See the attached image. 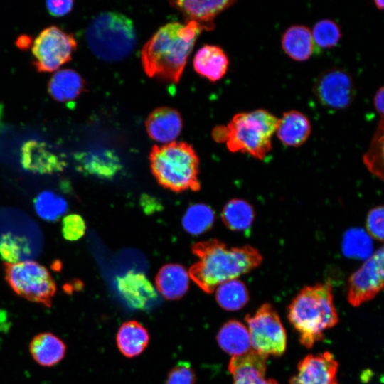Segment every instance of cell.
Listing matches in <instances>:
<instances>
[{
	"mask_svg": "<svg viewBox=\"0 0 384 384\" xmlns=\"http://www.w3.org/2000/svg\"><path fill=\"white\" fill-rule=\"evenodd\" d=\"M208 28L196 21L171 22L161 27L144 44L141 61L145 73L178 82L195 41Z\"/></svg>",
	"mask_w": 384,
	"mask_h": 384,
	"instance_id": "obj_1",
	"label": "cell"
},
{
	"mask_svg": "<svg viewBox=\"0 0 384 384\" xmlns=\"http://www.w3.org/2000/svg\"><path fill=\"white\" fill-rule=\"evenodd\" d=\"M198 260L190 271L191 278L205 292H212L220 284L249 272L262 262L253 247L228 248L213 241L196 246Z\"/></svg>",
	"mask_w": 384,
	"mask_h": 384,
	"instance_id": "obj_2",
	"label": "cell"
},
{
	"mask_svg": "<svg viewBox=\"0 0 384 384\" xmlns=\"http://www.w3.org/2000/svg\"><path fill=\"white\" fill-rule=\"evenodd\" d=\"M288 318L299 334L300 343L311 348L334 327L338 317L329 282L304 287L288 308Z\"/></svg>",
	"mask_w": 384,
	"mask_h": 384,
	"instance_id": "obj_3",
	"label": "cell"
},
{
	"mask_svg": "<svg viewBox=\"0 0 384 384\" xmlns=\"http://www.w3.org/2000/svg\"><path fill=\"white\" fill-rule=\"evenodd\" d=\"M86 39L95 56L107 62L119 61L130 54L137 36L132 21L112 11L98 14L90 23Z\"/></svg>",
	"mask_w": 384,
	"mask_h": 384,
	"instance_id": "obj_4",
	"label": "cell"
},
{
	"mask_svg": "<svg viewBox=\"0 0 384 384\" xmlns=\"http://www.w3.org/2000/svg\"><path fill=\"white\" fill-rule=\"evenodd\" d=\"M278 122L277 117L262 109L235 114L225 127V142L228 149L264 159L272 149L271 138Z\"/></svg>",
	"mask_w": 384,
	"mask_h": 384,
	"instance_id": "obj_5",
	"label": "cell"
},
{
	"mask_svg": "<svg viewBox=\"0 0 384 384\" xmlns=\"http://www.w3.org/2000/svg\"><path fill=\"white\" fill-rule=\"evenodd\" d=\"M150 161L154 175L164 187L176 191L198 188V159L189 144L154 146Z\"/></svg>",
	"mask_w": 384,
	"mask_h": 384,
	"instance_id": "obj_6",
	"label": "cell"
},
{
	"mask_svg": "<svg viewBox=\"0 0 384 384\" xmlns=\"http://www.w3.org/2000/svg\"><path fill=\"white\" fill-rule=\"evenodd\" d=\"M5 278L18 296L50 306L56 292L55 282L46 267L32 260L4 265Z\"/></svg>",
	"mask_w": 384,
	"mask_h": 384,
	"instance_id": "obj_7",
	"label": "cell"
},
{
	"mask_svg": "<svg viewBox=\"0 0 384 384\" xmlns=\"http://www.w3.org/2000/svg\"><path fill=\"white\" fill-rule=\"evenodd\" d=\"M77 45L73 34L55 26H48L40 32L33 43V65L39 73L55 71L71 60Z\"/></svg>",
	"mask_w": 384,
	"mask_h": 384,
	"instance_id": "obj_8",
	"label": "cell"
},
{
	"mask_svg": "<svg viewBox=\"0 0 384 384\" xmlns=\"http://www.w3.org/2000/svg\"><path fill=\"white\" fill-rule=\"evenodd\" d=\"M245 320L255 351L267 356H280L285 351V329L272 305L262 304L252 316L247 315Z\"/></svg>",
	"mask_w": 384,
	"mask_h": 384,
	"instance_id": "obj_9",
	"label": "cell"
},
{
	"mask_svg": "<svg viewBox=\"0 0 384 384\" xmlns=\"http://www.w3.org/2000/svg\"><path fill=\"white\" fill-rule=\"evenodd\" d=\"M317 101L332 110L348 107L355 97V85L351 75L345 70L332 68L323 71L313 87Z\"/></svg>",
	"mask_w": 384,
	"mask_h": 384,
	"instance_id": "obj_10",
	"label": "cell"
},
{
	"mask_svg": "<svg viewBox=\"0 0 384 384\" xmlns=\"http://www.w3.org/2000/svg\"><path fill=\"white\" fill-rule=\"evenodd\" d=\"M383 248L370 256L348 279L347 299L358 306L374 298L383 287Z\"/></svg>",
	"mask_w": 384,
	"mask_h": 384,
	"instance_id": "obj_11",
	"label": "cell"
},
{
	"mask_svg": "<svg viewBox=\"0 0 384 384\" xmlns=\"http://www.w3.org/2000/svg\"><path fill=\"white\" fill-rule=\"evenodd\" d=\"M338 362L334 355L326 351L309 354L299 361L297 373L290 384H338L336 373Z\"/></svg>",
	"mask_w": 384,
	"mask_h": 384,
	"instance_id": "obj_12",
	"label": "cell"
},
{
	"mask_svg": "<svg viewBox=\"0 0 384 384\" xmlns=\"http://www.w3.org/2000/svg\"><path fill=\"white\" fill-rule=\"evenodd\" d=\"M21 163L27 171L41 174L61 171L66 166L65 158L43 142L29 140L21 149Z\"/></svg>",
	"mask_w": 384,
	"mask_h": 384,
	"instance_id": "obj_13",
	"label": "cell"
},
{
	"mask_svg": "<svg viewBox=\"0 0 384 384\" xmlns=\"http://www.w3.org/2000/svg\"><path fill=\"white\" fill-rule=\"evenodd\" d=\"M117 289L128 304L134 308L145 309L157 299V292L142 273L129 271L119 277Z\"/></svg>",
	"mask_w": 384,
	"mask_h": 384,
	"instance_id": "obj_14",
	"label": "cell"
},
{
	"mask_svg": "<svg viewBox=\"0 0 384 384\" xmlns=\"http://www.w3.org/2000/svg\"><path fill=\"white\" fill-rule=\"evenodd\" d=\"M149 137L160 143L174 142L182 129V119L177 110L169 107L153 110L145 122Z\"/></svg>",
	"mask_w": 384,
	"mask_h": 384,
	"instance_id": "obj_15",
	"label": "cell"
},
{
	"mask_svg": "<svg viewBox=\"0 0 384 384\" xmlns=\"http://www.w3.org/2000/svg\"><path fill=\"white\" fill-rule=\"evenodd\" d=\"M267 357L255 350L232 356L228 370L233 377V384H257L265 378Z\"/></svg>",
	"mask_w": 384,
	"mask_h": 384,
	"instance_id": "obj_16",
	"label": "cell"
},
{
	"mask_svg": "<svg viewBox=\"0 0 384 384\" xmlns=\"http://www.w3.org/2000/svg\"><path fill=\"white\" fill-rule=\"evenodd\" d=\"M277 137L286 146L297 147L303 144L311 133V124L306 115L290 110L279 119L276 129Z\"/></svg>",
	"mask_w": 384,
	"mask_h": 384,
	"instance_id": "obj_17",
	"label": "cell"
},
{
	"mask_svg": "<svg viewBox=\"0 0 384 384\" xmlns=\"http://www.w3.org/2000/svg\"><path fill=\"white\" fill-rule=\"evenodd\" d=\"M85 90V81L73 69L55 72L48 83V92L57 102H67L78 98Z\"/></svg>",
	"mask_w": 384,
	"mask_h": 384,
	"instance_id": "obj_18",
	"label": "cell"
},
{
	"mask_svg": "<svg viewBox=\"0 0 384 384\" xmlns=\"http://www.w3.org/2000/svg\"><path fill=\"white\" fill-rule=\"evenodd\" d=\"M190 277V273L182 265L167 264L159 270L156 275L157 290L166 299H178L186 293Z\"/></svg>",
	"mask_w": 384,
	"mask_h": 384,
	"instance_id": "obj_19",
	"label": "cell"
},
{
	"mask_svg": "<svg viewBox=\"0 0 384 384\" xmlns=\"http://www.w3.org/2000/svg\"><path fill=\"white\" fill-rule=\"evenodd\" d=\"M233 1H176L170 4L181 11L186 21H196L209 29L213 28V18L234 4Z\"/></svg>",
	"mask_w": 384,
	"mask_h": 384,
	"instance_id": "obj_20",
	"label": "cell"
},
{
	"mask_svg": "<svg viewBox=\"0 0 384 384\" xmlns=\"http://www.w3.org/2000/svg\"><path fill=\"white\" fill-rule=\"evenodd\" d=\"M193 67L198 74L215 82L226 73L228 59L220 47L206 45L196 53Z\"/></svg>",
	"mask_w": 384,
	"mask_h": 384,
	"instance_id": "obj_21",
	"label": "cell"
},
{
	"mask_svg": "<svg viewBox=\"0 0 384 384\" xmlns=\"http://www.w3.org/2000/svg\"><path fill=\"white\" fill-rule=\"evenodd\" d=\"M282 48L292 60L303 62L314 51V43L309 28L303 25L288 28L282 37Z\"/></svg>",
	"mask_w": 384,
	"mask_h": 384,
	"instance_id": "obj_22",
	"label": "cell"
},
{
	"mask_svg": "<svg viewBox=\"0 0 384 384\" xmlns=\"http://www.w3.org/2000/svg\"><path fill=\"white\" fill-rule=\"evenodd\" d=\"M75 160L80 171L103 178L114 176L119 167L117 157L108 151L76 154Z\"/></svg>",
	"mask_w": 384,
	"mask_h": 384,
	"instance_id": "obj_23",
	"label": "cell"
},
{
	"mask_svg": "<svg viewBox=\"0 0 384 384\" xmlns=\"http://www.w3.org/2000/svg\"><path fill=\"white\" fill-rule=\"evenodd\" d=\"M29 350L36 363L43 366H52L63 358L66 347L56 336L43 333L32 339Z\"/></svg>",
	"mask_w": 384,
	"mask_h": 384,
	"instance_id": "obj_24",
	"label": "cell"
},
{
	"mask_svg": "<svg viewBox=\"0 0 384 384\" xmlns=\"http://www.w3.org/2000/svg\"><path fill=\"white\" fill-rule=\"evenodd\" d=\"M217 341L220 347L233 356L250 351L248 329L237 320H230L223 324L218 331Z\"/></svg>",
	"mask_w": 384,
	"mask_h": 384,
	"instance_id": "obj_25",
	"label": "cell"
},
{
	"mask_svg": "<svg viewBox=\"0 0 384 384\" xmlns=\"http://www.w3.org/2000/svg\"><path fill=\"white\" fill-rule=\"evenodd\" d=\"M149 341L146 329L136 321L123 323L117 334V344L120 352L128 358L139 355Z\"/></svg>",
	"mask_w": 384,
	"mask_h": 384,
	"instance_id": "obj_26",
	"label": "cell"
},
{
	"mask_svg": "<svg viewBox=\"0 0 384 384\" xmlns=\"http://www.w3.org/2000/svg\"><path fill=\"white\" fill-rule=\"evenodd\" d=\"M222 218L226 226L230 230L243 231L251 226L255 212L247 201L235 198L225 204L223 209Z\"/></svg>",
	"mask_w": 384,
	"mask_h": 384,
	"instance_id": "obj_27",
	"label": "cell"
},
{
	"mask_svg": "<svg viewBox=\"0 0 384 384\" xmlns=\"http://www.w3.org/2000/svg\"><path fill=\"white\" fill-rule=\"evenodd\" d=\"M215 299L223 309L236 311L242 308L248 301V291L245 284L239 279L226 281L216 288Z\"/></svg>",
	"mask_w": 384,
	"mask_h": 384,
	"instance_id": "obj_28",
	"label": "cell"
},
{
	"mask_svg": "<svg viewBox=\"0 0 384 384\" xmlns=\"http://www.w3.org/2000/svg\"><path fill=\"white\" fill-rule=\"evenodd\" d=\"M215 220L213 209L204 203L191 205L182 218L184 230L193 235L203 234L210 228Z\"/></svg>",
	"mask_w": 384,
	"mask_h": 384,
	"instance_id": "obj_29",
	"label": "cell"
},
{
	"mask_svg": "<svg viewBox=\"0 0 384 384\" xmlns=\"http://www.w3.org/2000/svg\"><path fill=\"white\" fill-rule=\"evenodd\" d=\"M34 208L41 218L54 222L65 213L68 204L61 196L50 191H44L35 198Z\"/></svg>",
	"mask_w": 384,
	"mask_h": 384,
	"instance_id": "obj_30",
	"label": "cell"
},
{
	"mask_svg": "<svg viewBox=\"0 0 384 384\" xmlns=\"http://www.w3.org/2000/svg\"><path fill=\"white\" fill-rule=\"evenodd\" d=\"M383 118H381L370 146L363 156L368 170L381 179L383 176Z\"/></svg>",
	"mask_w": 384,
	"mask_h": 384,
	"instance_id": "obj_31",
	"label": "cell"
},
{
	"mask_svg": "<svg viewBox=\"0 0 384 384\" xmlns=\"http://www.w3.org/2000/svg\"><path fill=\"white\" fill-rule=\"evenodd\" d=\"M30 247L24 238L5 234L0 239V257L6 263L23 261L30 254Z\"/></svg>",
	"mask_w": 384,
	"mask_h": 384,
	"instance_id": "obj_32",
	"label": "cell"
},
{
	"mask_svg": "<svg viewBox=\"0 0 384 384\" xmlns=\"http://www.w3.org/2000/svg\"><path fill=\"white\" fill-rule=\"evenodd\" d=\"M311 32L315 46L322 48H330L336 46L341 38L338 25L332 20L322 19L316 22Z\"/></svg>",
	"mask_w": 384,
	"mask_h": 384,
	"instance_id": "obj_33",
	"label": "cell"
},
{
	"mask_svg": "<svg viewBox=\"0 0 384 384\" xmlns=\"http://www.w3.org/2000/svg\"><path fill=\"white\" fill-rule=\"evenodd\" d=\"M86 225L84 219L78 214H70L62 220L61 231L64 238L69 241L80 239L85 234Z\"/></svg>",
	"mask_w": 384,
	"mask_h": 384,
	"instance_id": "obj_34",
	"label": "cell"
},
{
	"mask_svg": "<svg viewBox=\"0 0 384 384\" xmlns=\"http://www.w3.org/2000/svg\"><path fill=\"white\" fill-rule=\"evenodd\" d=\"M195 373L189 363L179 362L169 373L166 384H194Z\"/></svg>",
	"mask_w": 384,
	"mask_h": 384,
	"instance_id": "obj_35",
	"label": "cell"
},
{
	"mask_svg": "<svg viewBox=\"0 0 384 384\" xmlns=\"http://www.w3.org/2000/svg\"><path fill=\"white\" fill-rule=\"evenodd\" d=\"M383 206H377L369 211L366 219L368 233L375 239L383 240Z\"/></svg>",
	"mask_w": 384,
	"mask_h": 384,
	"instance_id": "obj_36",
	"label": "cell"
},
{
	"mask_svg": "<svg viewBox=\"0 0 384 384\" xmlns=\"http://www.w3.org/2000/svg\"><path fill=\"white\" fill-rule=\"evenodd\" d=\"M73 1H48L46 8L53 16H63L70 13L73 8Z\"/></svg>",
	"mask_w": 384,
	"mask_h": 384,
	"instance_id": "obj_37",
	"label": "cell"
},
{
	"mask_svg": "<svg viewBox=\"0 0 384 384\" xmlns=\"http://www.w3.org/2000/svg\"><path fill=\"white\" fill-rule=\"evenodd\" d=\"M383 87H381L375 93L373 99L375 109L377 112L383 118Z\"/></svg>",
	"mask_w": 384,
	"mask_h": 384,
	"instance_id": "obj_38",
	"label": "cell"
},
{
	"mask_svg": "<svg viewBox=\"0 0 384 384\" xmlns=\"http://www.w3.org/2000/svg\"><path fill=\"white\" fill-rule=\"evenodd\" d=\"M16 45L19 49L26 50L32 45L31 37L28 35H21L16 39Z\"/></svg>",
	"mask_w": 384,
	"mask_h": 384,
	"instance_id": "obj_39",
	"label": "cell"
},
{
	"mask_svg": "<svg viewBox=\"0 0 384 384\" xmlns=\"http://www.w3.org/2000/svg\"><path fill=\"white\" fill-rule=\"evenodd\" d=\"M257 384H279V383L273 379H271V378L267 379L265 378L261 381H260Z\"/></svg>",
	"mask_w": 384,
	"mask_h": 384,
	"instance_id": "obj_40",
	"label": "cell"
},
{
	"mask_svg": "<svg viewBox=\"0 0 384 384\" xmlns=\"http://www.w3.org/2000/svg\"><path fill=\"white\" fill-rule=\"evenodd\" d=\"M375 6L378 9H383L384 6V1L383 0H375L374 1Z\"/></svg>",
	"mask_w": 384,
	"mask_h": 384,
	"instance_id": "obj_41",
	"label": "cell"
}]
</instances>
